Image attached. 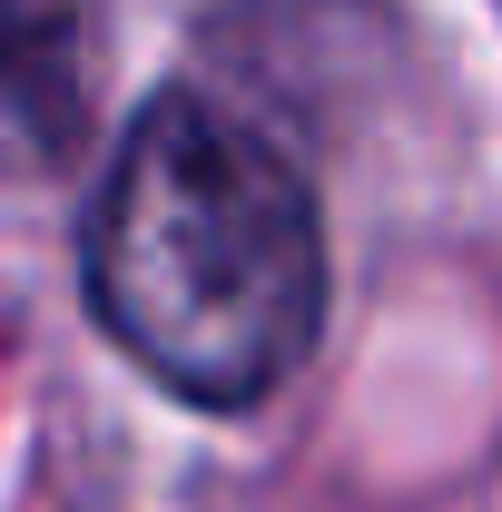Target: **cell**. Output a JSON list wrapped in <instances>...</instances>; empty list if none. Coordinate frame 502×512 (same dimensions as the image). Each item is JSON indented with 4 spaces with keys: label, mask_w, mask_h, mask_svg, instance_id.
<instances>
[{
    "label": "cell",
    "mask_w": 502,
    "mask_h": 512,
    "mask_svg": "<svg viewBox=\"0 0 502 512\" xmlns=\"http://www.w3.org/2000/svg\"><path fill=\"white\" fill-rule=\"evenodd\" d=\"M79 276L109 345L197 414H256L325 335V217L296 158L207 89H158L119 128Z\"/></svg>",
    "instance_id": "cell-1"
}]
</instances>
